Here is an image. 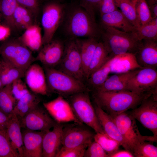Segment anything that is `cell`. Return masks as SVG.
Segmentation results:
<instances>
[{
	"instance_id": "6da1fadb",
	"label": "cell",
	"mask_w": 157,
	"mask_h": 157,
	"mask_svg": "<svg viewBox=\"0 0 157 157\" xmlns=\"http://www.w3.org/2000/svg\"><path fill=\"white\" fill-rule=\"evenodd\" d=\"M95 104L113 117L137 108L146 99L157 93H139L129 90L93 91Z\"/></svg>"
},
{
	"instance_id": "7a4b0ae2",
	"label": "cell",
	"mask_w": 157,
	"mask_h": 157,
	"mask_svg": "<svg viewBox=\"0 0 157 157\" xmlns=\"http://www.w3.org/2000/svg\"><path fill=\"white\" fill-rule=\"evenodd\" d=\"M65 15V31L71 38H97L101 35V30L95 20L80 6L72 7Z\"/></svg>"
},
{
	"instance_id": "3957f363",
	"label": "cell",
	"mask_w": 157,
	"mask_h": 157,
	"mask_svg": "<svg viewBox=\"0 0 157 157\" xmlns=\"http://www.w3.org/2000/svg\"><path fill=\"white\" fill-rule=\"evenodd\" d=\"M101 41L107 50L110 58L125 54L133 55L137 49L139 41L131 33L125 32L115 28L101 26Z\"/></svg>"
},
{
	"instance_id": "277c9868",
	"label": "cell",
	"mask_w": 157,
	"mask_h": 157,
	"mask_svg": "<svg viewBox=\"0 0 157 157\" xmlns=\"http://www.w3.org/2000/svg\"><path fill=\"white\" fill-rule=\"evenodd\" d=\"M48 91L70 95L89 91L84 83L58 69L44 66Z\"/></svg>"
},
{
	"instance_id": "5b68a950",
	"label": "cell",
	"mask_w": 157,
	"mask_h": 157,
	"mask_svg": "<svg viewBox=\"0 0 157 157\" xmlns=\"http://www.w3.org/2000/svg\"><path fill=\"white\" fill-rule=\"evenodd\" d=\"M88 91L71 95L70 104L77 119L92 128L96 133H105L90 101Z\"/></svg>"
},
{
	"instance_id": "8992f818",
	"label": "cell",
	"mask_w": 157,
	"mask_h": 157,
	"mask_svg": "<svg viewBox=\"0 0 157 157\" xmlns=\"http://www.w3.org/2000/svg\"><path fill=\"white\" fill-rule=\"evenodd\" d=\"M112 117L132 154L135 147L143 142H157V139L153 135L143 136L141 134L135 119L129 113L124 112Z\"/></svg>"
},
{
	"instance_id": "52a82bcc",
	"label": "cell",
	"mask_w": 157,
	"mask_h": 157,
	"mask_svg": "<svg viewBox=\"0 0 157 157\" xmlns=\"http://www.w3.org/2000/svg\"><path fill=\"white\" fill-rule=\"evenodd\" d=\"M2 58L25 72L35 61L32 51L18 39L4 42L0 47Z\"/></svg>"
},
{
	"instance_id": "ba28073f",
	"label": "cell",
	"mask_w": 157,
	"mask_h": 157,
	"mask_svg": "<svg viewBox=\"0 0 157 157\" xmlns=\"http://www.w3.org/2000/svg\"><path fill=\"white\" fill-rule=\"evenodd\" d=\"M65 8L64 5L54 0L44 6L41 19L44 31L43 45L53 40L55 32L65 16Z\"/></svg>"
},
{
	"instance_id": "9c48e42d",
	"label": "cell",
	"mask_w": 157,
	"mask_h": 157,
	"mask_svg": "<svg viewBox=\"0 0 157 157\" xmlns=\"http://www.w3.org/2000/svg\"><path fill=\"white\" fill-rule=\"evenodd\" d=\"M60 70L84 83L86 80L79 49L75 39L71 38L65 46Z\"/></svg>"
},
{
	"instance_id": "30bf717a",
	"label": "cell",
	"mask_w": 157,
	"mask_h": 157,
	"mask_svg": "<svg viewBox=\"0 0 157 157\" xmlns=\"http://www.w3.org/2000/svg\"><path fill=\"white\" fill-rule=\"evenodd\" d=\"M139 106L129 113L151 131L157 139V93L145 99Z\"/></svg>"
},
{
	"instance_id": "8fae6325",
	"label": "cell",
	"mask_w": 157,
	"mask_h": 157,
	"mask_svg": "<svg viewBox=\"0 0 157 157\" xmlns=\"http://www.w3.org/2000/svg\"><path fill=\"white\" fill-rule=\"evenodd\" d=\"M19 119L21 128L33 131H47L57 123L46 110L38 106Z\"/></svg>"
},
{
	"instance_id": "7c38bea8",
	"label": "cell",
	"mask_w": 157,
	"mask_h": 157,
	"mask_svg": "<svg viewBox=\"0 0 157 157\" xmlns=\"http://www.w3.org/2000/svg\"><path fill=\"white\" fill-rule=\"evenodd\" d=\"M127 90L139 93L157 92V69H140L129 81Z\"/></svg>"
},
{
	"instance_id": "4fadbf2b",
	"label": "cell",
	"mask_w": 157,
	"mask_h": 157,
	"mask_svg": "<svg viewBox=\"0 0 157 157\" xmlns=\"http://www.w3.org/2000/svg\"><path fill=\"white\" fill-rule=\"evenodd\" d=\"M94 135L90 131L76 126L63 127L62 147L71 148L81 146L88 147L94 139Z\"/></svg>"
},
{
	"instance_id": "5bb4252c",
	"label": "cell",
	"mask_w": 157,
	"mask_h": 157,
	"mask_svg": "<svg viewBox=\"0 0 157 157\" xmlns=\"http://www.w3.org/2000/svg\"><path fill=\"white\" fill-rule=\"evenodd\" d=\"M45 109L58 123L73 121L79 123L70 104L60 95L50 101L44 103Z\"/></svg>"
},
{
	"instance_id": "9a60e30c",
	"label": "cell",
	"mask_w": 157,
	"mask_h": 157,
	"mask_svg": "<svg viewBox=\"0 0 157 157\" xmlns=\"http://www.w3.org/2000/svg\"><path fill=\"white\" fill-rule=\"evenodd\" d=\"M64 48L65 46L62 41L53 40L41 48L35 60L39 61L44 66L54 67L60 63Z\"/></svg>"
},
{
	"instance_id": "2e32d148",
	"label": "cell",
	"mask_w": 157,
	"mask_h": 157,
	"mask_svg": "<svg viewBox=\"0 0 157 157\" xmlns=\"http://www.w3.org/2000/svg\"><path fill=\"white\" fill-rule=\"evenodd\" d=\"M135 60L142 68H157V41L144 39L139 41L134 54Z\"/></svg>"
},
{
	"instance_id": "e0dca14e",
	"label": "cell",
	"mask_w": 157,
	"mask_h": 157,
	"mask_svg": "<svg viewBox=\"0 0 157 157\" xmlns=\"http://www.w3.org/2000/svg\"><path fill=\"white\" fill-rule=\"evenodd\" d=\"M24 77L26 85L34 93L46 95L48 91L44 68L39 64H31L26 71Z\"/></svg>"
},
{
	"instance_id": "ac0fdd59",
	"label": "cell",
	"mask_w": 157,
	"mask_h": 157,
	"mask_svg": "<svg viewBox=\"0 0 157 157\" xmlns=\"http://www.w3.org/2000/svg\"><path fill=\"white\" fill-rule=\"evenodd\" d=\"M63 127L57 123L52 130L45 132L42 140V157L56 156L62 145Z\"/></svg>"
},
{
	"instance_id": "d6986e66",
	"label": "cell",
	"mask_w": 157,
	"mask_h": 157,
	"mask_svg": "<svg viewBox=\"0 0 157 157\" xmlns=\"http://www.w3.org/2000/svg\"><path fill=\"white\" fill-rule=\"evenodd\" d=\"M46 131L25 129L22 133L24 157H42V140Z\"/></svg>"
},
{
	"instance_id": "ffe728a7",
	"label": "cell",
	"mask_w": 157,
	"mask_h": 157,
	"mask_svg": "<svg viewBox=\"0 0 157 157\" xmlns=\"http://www.w3.org/2000/svg\"><path fill=\"white\" fill-rule=\"evenodd\" d=\"M94 108L99 122L104 132L109 137L119 142L120 145L125 149L129 151L127 144L111 116L96 104Z\"/></svg>"
},
{
	"instance_id": "44dd1931",
	"label": "cell",
	"mask_w": 157,
	"mask_h": 157,
	"mask_svg": "<svg viewBox=\"0 0 157 157\" xmlns=\"http://www.w3.org/2000/svg\"><path fill=\"white\" fill-rule=\"evenodd\" d=\"M19 120L13 112L10 115L6 130L7 137L19 157H23V144L22 132Z\"/></svg>"
},
{
	"instance_id": "7402d4cb",
	"label": "cell",
	"mask_w": 157,
	"mask_h": 157,
	"mask_svg": "<svg viewBox=\"0 0 157 157\" xmlns=\"http://www.w3.org/2000/svg\"><path fill=\"white\" fill-rule=\"evenodd\" d=\"M140 69H138L123 73L114 74L108 76L101 86L94 91L127 90V85L129 81L138 72Z\"/></svg>"
},
{
	"instance_id": "603a6c76",
	"label": "cell",
	"mask_w": 157,
	"mask_h": 157,
	"mask_svg": "<svg viewBox=\"0 0 157 157\" xmlns=\"http://www.w3.org/2000/svg\"><path fill=\"white\" fill-rule=\"evenodd\" d=\"M100 21L101 26L119 29L125 32L131 33L135 28L118 9L100 15Z\"/></svg>"
},
{
	"instance_id": "cb8c5ba5",
	"label": "cell",
	"mask_w": 157,
	"mask_h": 157,
	"mask_svg": "<svg viewBox=\"0 0 157 157\" xmlns=\"http://www.w3.org/2000/svg\"><path fill=\"white\" fill-rule=\"evenodd\" d=\"M75 39L80 51L86 80L90 64L98 41L97 38H94Z\"/></svg>"
},
{
	"instance_id": "d4e9b609",
	"label": "cell",
	"mask_w": 157,
	"mask_h": 157,
	"mask_svg": "<svg viewBox=\"0 0 157 157\" xmlns=\"http://www.w3.org/2000/svg\"><path fill=\"white\" fill-rule=\"evenodd\" d=\"M111 73H123L142 68L137 63L134 55L131 53L115 56L109 60Z\"/></svg>"
},
{
	"instance_id": "484cf974",
	"label": "cell",
	"mask_w": 157,
	"mask_h": 157,
	"mask_svg": "<svg viewBox=\"0 0 157 157\" xmlns=\"http://www.w3.org/2000/svg\"><path fill=\"white\" fill-rule=\"evenodd\" d=\"M17 39L31 51H39L43 45L41 29L34 24L26 29Z\"/></svg>"
},
{
	"instance_id": "4316f807",
	"label": "cell",
	"mask_w": 157,
	"mask_h": 157,
	"mask_svg": "<svg viewBox=\"0 0 157 157\" xmlns=\"http://www.w3.org/2000/svg\"><path fill=\"white\" fill-rule=\"evenodd\" d=\"M25 73L3 58L0 59V79L3 86L24 77Z\"/></svg>"
},
{
	"instance_id": "83f0119b",
	"label": "cell",
	"mask_w": 157,
	"mask_h": 157,
	"mask_svg": "<svg viewBox=\"0 0 157 157\" xmlns=\"http://www.w3.org/2000/svg\"><path fill=\"white\" fill-rule=\"evenodd\" d=\"M40 101L36 95L30 92L17 101L13 112L20 119L38 106Z\"/></svg>"
},
{
	"instance_id": "f1b7e54d",
	"label": "cell",
	"mask_w": 157,
	"mask_h": 157,
	"mask_svg": "<svg viewBox=\"0 0 157 157\" xmlns=\"http://www.w3.org/2000/svg\"><path fill=\"white\" fill-rule=\"evenodd\" d=\"M34 16L30 10L18 4L13 16L14 29L25 30L34 24Z\"/></svg>"
},
{
	"instance_id": "f546056e",
	"label": "cell",
	"mask_w": 157,
	"mask_h": 157,
	"mask_svg": "<svg viewBox=\"0 0 157 157\" xmlns=\"http://www.w3.org/2000/svg\"><path fill=\"white\" fill-rule=\"evenodd\" d=\"M109 60L92 73L86 80V86L89 90L90 88L93 91L96 90L104 83L108 77L111 72Z\"/></svg>"
},
{
	"instance_id": "4dcf8cb0",
	"label": "cell",
	"mask_w": 157,
	"mask_h": 157,
	"mask_svg": "<svg viewBox=\"0 0 157 157\" xmlns=\"http://www.w3.org/2000/svg\"><path fill=\"white\" fill-rule=\"evenodd\" d=\"M138 41L144 39L157 40V17L153 19L147 24L135 28L132 32Z\"/></svg>"
},
{
	"instance_id": "1f68e13d",
	"label": "cell",
	"mask_w": 157,
	"mask_h": 157,
	"mask_svg": "<svg viewBox=\"0 0 157 157\" xmlns=\"http://www.w3.org/2000/svg\"><path fill=\"white\" fill-rule=\"evenodd\" d=\"M111 58L102 42H98L89 67L88 77Z\"/></svg>"
},
{
	"instance_id": "d6a6232c",
	"label": "cell",
	"mask_w": 157,
	"mask_h": 157,
	"mask_svg": "<svg viewBox=\"0 0 157 157\" xmlns=\"http://www.w3.org/2000/svg\"><path fill=\"white\" fill-rule=\"evenodd\" d=\"M17 101L12 92L11 84L0 89V109L4 113L8 115H11Z\"/></svg>"
},
{
	"instance_id": "836d02e7",
	"label": "cell",
	"mask_w": 157,
	"mask_h": 157,
	"mask_svg": "<svg viewBox=\"0 0 157 157\" xmlns=\"http://www.w3.org/2000/svg\"><path fill=\"white\" fill-rule=\"evenodd\" d=\"M117 8L135 28L140 26L136 16V0H114Z\"/></svg>"
},
{
	"instance_id": "e575fe53",
	"label": "cell",
	"mask_w": 157,
	"mask_h": 157,
	"mask_svg": "<svg viewBox=\"0 0 157 157\" xmlns=\"http://www.w3.org/2000/svg\"><path fill=\"white\" fill-rule=\"evenodd\" d=\"M18 4L16 0H0V12L6 25L11 29H14L13 16Z\"/></svg>"
},
{
	"instance_id": "d590c367",
	"label": "cell",
	"mask_w": 157,
	"mask_h": 157,
	"mask_svg": "<svg viewBox=\"0 0 157 157\" xmlns=\"http://www.w3.org/2000/svg\"><path fill=\"white\" fill-rule=\"evenodd\" d=\"M94 141L98 143L108 155L119 149L120 144L117 140L105 133H96L94 135Z\"/></svg>"
},
{
	"instance_id": "8d00e7d4",
	"label": "cell",
	"mask_w": 157,
	"mask_h": 157,
	"mask_svg": "<svg viewBox=\"0 0 157 157\" xmlns=\"http://www.w3.org/2000/svg\"><path fill=\"white\" fill-rule=\"evenodd\" d=\"M135 10L140 26L147 24L153 19L146 0H136Z\"/></svg>"
},
{
	"instance_id": "74e56055",
	"label": "cell",
	"mask_w": 157,
	"mask_h": 157,
	"mask_svg": "<svg viewBox=\"0 0 157 157\" xmlns=\"http://www.w3.org/2000/svg\"><path fill=\"white\" fill-rule=\"evenodd\" d=\"M147 141L143 142L136 146L132 152L134 157H157V148L153 142Z\"/></svg>"
},
{
	"instance_id": "f35d334b",
	"label": "cell",
	"mask_w": 157,
	"mask_h": 157,
	"mask_svg": "<svg viewBox=\"0 0 157 157\" xmlns=\"http://www.w3.org/2000/svg\"><path fill=\"white\" fill-rule=\"evenodd\" d=\"M0 157H19L12 147L6 132L0 130Z\"/></svg>"
},
{
	"instance_id": "ab89813d",
	"label": "cell",
	"mask_w": 157,
	"mask_h": 157,
	"mask_svg": "<svg viewBox=\"0 0 157 157\" xmlns=\"http://www.w3.org/2000/svg\"><path fill=\"white\" fill-rule=\"evenodd\" d=\"M87 147L67 148L63 147L57 154L55 157H84Z\"/></svg>"
},
{
	"instance_id": "60d3db41",
	"label": "cell",
	"mask_w": 157,
	"mask_h": 157,
	"mask_svg": "<svg viewBox=\"0 0 157 157\" xmlns=\"http://www.w3.org/2000/svg\"><path fill=\"white\" fill-rule=\"evenodd\" d=\"M86 149L84 157H108L107 153L100 145L95 141H92Z\"/></svg>"
},
{
	"instance_id": "b9f144b4",
	"label": "cell",
	"mask_w": 157,
	"mask_h": 157,
	"mask_svg": "<svg viewBox=\"0 0 157 157\" xmlns=\"http://www.w3.org/2000/svg\"><path fill=\"white\" fill-rule=\"evenodd\" d=\"M11 89L13 95L17 101L30 92L26 85L21 78L17 79L13 82Z\"/></svg>"
},
{
	"instance_id": "7bdbcfd3",
	"label": "cell",
	"mask_w": 157,
	"mask_h": 157,
	"mask_svg": "<svg viewBox=\"0 0 157 157\" xmlns=\"http://www.w3.org/2000/svg\"><path fill=\"white\" fill-rule=\"evenodd\" d=\"M102 0H80V6L85 9L92 18L95 19V13L98 9Z\"/></svg>"
},
{
	"instance_id": "ee69618b",
	"label": "cell",
	"mask_w": 157,
	"mask_h": 157,
	"mask_svg": "<svg viewBox=\"0 0 157 157\" xmlns=\"http://www.w3.org/2000/svg\"><path fill=\"white\" fill-rule=\"evenodd\" d=\"M18 3L30 10L35 16L39 11V0H16Z\"/></svg>"
},
{
	"instance_id": "f6af8a7d",
	"label": "cell",
	"mask_w": 157,
	"mask_h": 157,
	"mask_svg": "<svg viewBox=\"0 0 157 157\" xmlns=\"http://www.w3.org/2000/svg\"><path fill=\"white\" fill-rule=\"evenodd\" d=\"M118 9L114 0H102L98 9L100 15L111 12Z\"/></svg>"
},
{
	"instance_id": "bcb514c9",
	"label": "cell",
	"mask_w": 157,
	"mask_h": 157,
	"mask_svg": "<svg viewBox=\"0 0 157 157\" xmlns=\"http://www.w3.org/2000/svg\"><path fill=\"white\" fill-rule=\"evenodd\" d=\"M10 115L7 114L0 109V130L6 132Z\"/></svg>"
},
{
	"instance_id": "7dc6e473",
	"label": "cell",
	"mask_w": 157,
	"mask_h": 157,
	"mask_svg": "<svg viewBox=\"0 0 157 157\" xmlns=\"http://www.w3.org/2000/svg\"><path fill=\"white\" fill-rule=\"evenodd\" d=\"M11 29L7 25H0V41L6 40L10 34Z\"/></svg>"
},
{
	"instance_id": "c3c4849f",
	"label": "cell",
	"mask_w": 157,
	"mask_h": 157,
	"mask_svg": "<svg viewBox=\"0 0 157 157\" xmlns=\"http://www.w3.org/2000/svg\"><path fill=\"white\" fill-rule=\"evenodd\" d=\"M131 152L125 149L119 150L108 155V157H133Z\"/></svg>"
},
{
	"instance_id": "681fc988",
	"label": "cell",
	"mask_w": 157,
	"mask_h": 157,
	"mask_svg": "<svg viewBox=\"0 0 157 157\" xmlns=\"http://www.w3.org/2000/svg\"><path fill=\"white\" fill-rule=\"evenodd\" d=\"M153 19L157 17V3L149 7Z\"/></svg>"
},
{
	"instance_id": "f907efd6",
	"label": "cell",
	"mask_w": 157,
	"mask_h": 157,
	"mask_svg": "<svg viewBox=\"0 0 157 157\" xmlns=\"http://www.w3.org/2000/svg\"><path fill=\"white\" fill-rule=\"evenodd\" d=\"M148 4L149 7H150L154 3H157V0H147Z\"/></svg>"
},
{
	"instance_id": "816d5d0a",
	"label": "cell",
	"mask_w": 157,
	"mask_h": 157,
	"mask_svg": "<svg viewBox=\"0 0 157 157\" xmlns=\"http://www.w3.org/2000/svg\"><path fill=\"white\" fill-rule=\"evenodd\" d=\"M3 87V84L0 79V89Z\"/></svg>"
},
{
	"instance_id": "f5cc1de1",
	"label": "cell",
	"mask_w": 157,
	"mask_h": 157,
	"mask_svg": "<svg viewBox=\"0 0 157 157\" xmlns=\"http://www.w3.org/2000/svg\"><path fill=\"white\" fill-rule=\"evenodd\" d=\"M56 0V1H57V0Z\"/></svg>"
}]
</instances>
